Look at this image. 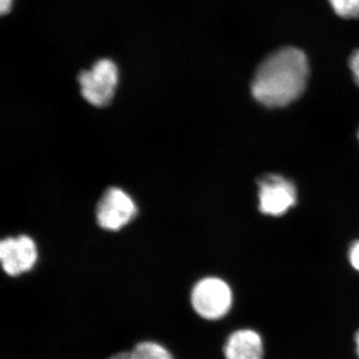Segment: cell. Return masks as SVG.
Masks as SVG:
<instances>
[{
	"label": "cell",
	"instance_id": "obj_1",
	"mask_svg": "<svg viewBox=\"0 0 359 359\" xmlns=\"http://www.w3.org/2000/svg\"><path fill=\"white\" fill-rule=\"evenodd\" d=\"M309 61L295 47H285L264 59L252 79V96L271 108L283 107L302 96L308 83Z\"/></svg>",
	"mask_w": 359,
	"mask_h": 359
},
{
	"label": "cell",
	"instance_id": "obj_2",
	"mask_svg": "<svg viewBox=\"0 0 359 359\" xmlns=\"http://www.w3.org/2000/svg\"><path fill=\"white\" fill-rule=\"evenodd\" d=\"M235 294L230 283L216 276H207L194 283L189 294L193 313L205 321L224 320L230 314Z\"/></svg>",
	"mask_w": 359,
	"mask_h": 359
},
{
	"label": "cell",
	"instance_id": "obj_3",
	"mask_svg": "<svg viewBox=\"0 0 359 359\" xmlns=\"http://www.w3.org/2000/svg\"><path fill=\"white\" fill-rule=\"evenodd\" d=\"M119 82L117 65L110 59H100L91 69L78 75L82 96L96 107H104L112 101Z\"/></svg>",
	"mask_w": 359,
	"mask_h": 359
},
{
	"label": "cell",
	"instance_id": "obj_4",
	"mask_svg": "<svg viewBox=\"0 0 359 359\" xmlns=\"http://www.w3.org/2000/svg\"><path fill=\"white\" fill-rule=\"evenodd\" d=\"M136 215L137 205L133 199L117 187L107 189L97 204V223L104 230H121Z\"/></svg>",
	"mask_w": 359,
	"mask_h": 359
},
{
	"label": "cell",
	"instance_id": "obj_5",
	"mask_svg": "<svg viewBox=\"0 0 359 359\" xmlns=\"http://www.w3.org/2000/svg\"><path fill=\"white\" fill-rule=\"evenodd\" d=\"M259 209L264 215L282 216L297 204V189L280 175H264L257 181Z\"/></svg>",
	"mask_w": 359,
	"mask_h": 359
},
{
	"label": "cell",
	"instance_id": "obj_6",
	"mask_svg": "<svg viewBox=\"0 0 359 359\" xmlns=\"http://www.w3.org/2000/svg\"><path fill=\"white\" fill-rule=\"evenodd\" d=\"M39 256L36 243L29 236L0 240V264L8 276H18L32 271L39 261Z\"/></svg>",
	"mask_w": 359,
	"mask_h": 359
},
{
	"label": "cell",
	"instance_id": "obj_7",
	"mask_svg": "<svg viewBox=\"0 0 359 359\" xmlns=\"http://www.w3.org/2000/svg\"><path fill=\"white\" fill-rule=\"evenodd\" d=\"M224 359H264L263 337L254 328L233 330L226 337L223 346Z\"/></svg>",
	"mask_w": 359,
	"mask_h": 359
},
{
	"label": "cell",
	"instance_id": "obj_8",
	"mask_svg": "<svg viewBox=\"0 0 359 359\" xmlns=\"http://www.w3.org/2000/svg\"><path fill=\"white\" fill-rule=\"evenodd\" d=\"M130 359H176L164 344L152 339H144L135 344L129 351Z\"/></svg>",
	"mask_w": 359,
	"mask_h": 359
},
{
	"label": "cell",
	"instance_id": "obj_9",
	"mask_svg": "<svg viewBox=\"0 0 359 359\" xmlns=\"http://www.w3.org/2000/svg\"><path fill=\"white\" fill-rule=\"evenodd\" d=\"M340 18H359V0H328Z\"/></svg>",
	"mask_w": 359,
	"mask_h": 359
},
{
	"label": "cell",
	"instance_id": "obj_10",
	"mask_svg": "<svg viewBox=\"0 0 359 359\" xmlns=\"http://www.w3.org/2000/svg\"><path fill=\"white\" fill-rule=\"evenodd\" d=\"M18 0H0V21L8 20L15 13Z\"/></svg>",
	"mask_w": 359,
	"mask_h": 359
},
{
	"label": "cell",
	"instance_id": "obj_11",
	"mask_svg": "<svg viewBox=\"0 0 359 359\" xmlns=\"http://www.w3.org/2000/svg\"><path fill=\"white\" fill-rule=\"evenodd\" d=\"M348 259L351 266L359 273V241L353 242L349 248Z\"/></svg>",
	"mask_w": 359,
	"mask_h": 359
},
{
	"label": "cell",
	"instance_id": "obj_12",
	"mask_svg": "<svg viewBox=\"0 0 359 359\" xmlns=\"http://www.w3.org/2000/svg\"><path fill=\"white\" fill-rule=\"evenodd\" d=\"M349 66H351V72H353L354 81L359 86V50H356L351 55Z\"/></svg>",
	"mask_w": 359,
	"mask_h": 359
},
{
	"label": "cell",
	"instance_id": "obj_13",
	"mask_svg": "<svg viewBox=\"0 0 359 359\" xmlns=\"http://www.w3.org/2000/svg\"><path fill=\"white\" fill-rule=\"evenodd\" d=\"M106 359H130L129 351H117V353L111 354Z\"/></svg>",
	"mask_w": 359,
	"mask_h": 359
},
{
	"label": "cell",
	"instance_id": "obj_14",
	"mask_svg": "<svg viewBox=\"0 0 359 359\" xmlns=\"http://www.w3.org/2000/svg\"><path fill=\"white\" fill-rule=\"evenodd\" d=\"M354 342H355L356 354H358L359 358V330L356 332L355 335H354Z\"/></svg>",
	"mask_w": 359,
	"mask_h": 359
},
{
	"label": "cell",
	"instance_id": "obj_15",
	"mask_svg": "<svg viewBox=\"0 0 359 359\" xmlns=\"http://www.w3.org/2000/svg\"><path fill=\"white\" fill-rule=\"evenodd\" d=\"M358 138H359V133H358Z\"/></svg>",
	"mask_w": 359,
	"mask_h": 359
}]
</instances>
